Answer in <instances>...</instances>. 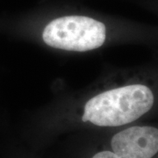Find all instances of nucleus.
Returning <instances> with one entry per match:
<instances>
[{"label": "nucleus", "mask_w": 158, "mask_h": 158, "mask_svg": "<svg viewBox=\"0 0 158 158\" xmlns=\"http://www.w3.org/2000/svg\"><path fill=\"white\" fill-rule=\"evenodd\" d=\"M113 151L97 153L92 158H152L158 150V130L153 127H132L113 136Z\"/></svg>", "instance_id": "3"}, {"label": "nucleus", "mask_w": 158, "mask_h": 158, "mask_svg": "<svg viewBox=\"0 0 158 158\" xmlns=\"http://www.w3.org/2000/svg\"><path fill=\"white\" fill-rule=\"evenodd\" d=\"M154 104L151 90L142 85H132L109 90L86 103L83 121L100 127L128 124L148 113Z\"/></svg>", "instance_id": "1"}, {"label": "nucleus", "mask_w": 158, "mask_h": 158, "mask_svg": "<svg viewBox=\"0 0 158 158\" xmlns=\"http://www.w3.org/2000/svg\"><path fill=\"white\" fill-rule=\"evenodd\" d=\"M106 37V26L85 16H64L49 22L42 39L52 48L85 52L100 48Z\"/></svg>", "instance_id": "2"}]
</instances>
